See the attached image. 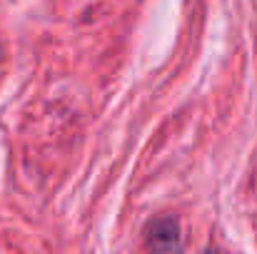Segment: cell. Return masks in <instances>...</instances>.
<instances>
[{"label":"cell","mask_w":257,"mask_h":254,"mask_svg":"<svg viewBox=\"0 0 257 254\" xmlns=\"http://www.w3.org/2000/svg\"><path fill=\"white\" fill-rule=\"evenodd\" d=\"M145 244L158 252H177L180 242V222L175 217H158L145 229Z\"/></svg>","instance_id":"cell-1"}]
</instances>
